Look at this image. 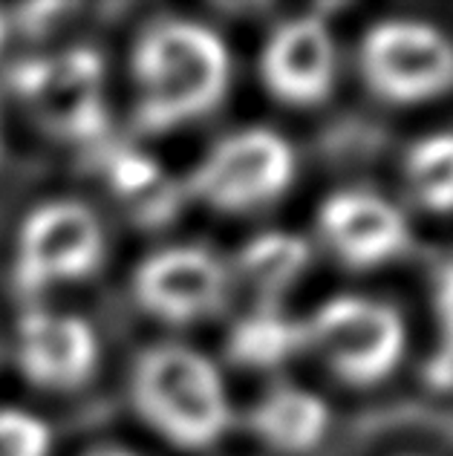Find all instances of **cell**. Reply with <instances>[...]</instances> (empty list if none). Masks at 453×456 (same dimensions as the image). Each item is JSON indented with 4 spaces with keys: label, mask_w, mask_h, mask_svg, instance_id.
Returning <instances> with one entry per match:
<instances>
[{
    "label": "cell",
    "mask_w": 453,
    "mask_h": 456,
    "mask_svg": "<svg viewBox=\"0 0 453 456\" xmlns=\"http://www.w3.org/2000/svg\"><path fill=\"white\" fill-rule=\"evenodd\" d=\"M306 346V332L301 323L278 315L274 309H257L229 335V358L248 370H269L292 358Z\"/></svg>",
    "instance_id": "cell-14"
},
{
    "label": "cell",
    "mask_w": 453,
    "mask_h": 456,
    "mask_svg": "<svg viewBox=\"0 0 453 456\" xmlns=\"http://www.w3.org/2000/svg\"><path fill=\"white\" fill-rule=\"evenodd\" d=\"M90 456H133V453H125V451H95Z\"/></svg>",
    "instance_id": "cell-19"
},
{
    "label": "cell",
    "mask_w": 453,
    "mask_h": 456,
    "mask_svg": "<svg viewBox=\"0 0 453 456\" xmlns=\"http://www.w3.org/2000/svg\"><path fill=\"white\" fill-rule=\"evenodd\" d=\"M248 422L269 448L280 453H306L327 436L332 413L318 393L283 384L255 407Z\"/></svg>",
    "instance_id": "cell-12"
},
{
    "label": "cell",
    "mask_w": 453,
    "mask_h": 456,
    "mask_svg": "<svg viewBox=\"0 0 453 456\" xmlns=\"http://www.w3.org/2000/svg\"><path fill=\"white\" fill-rule=\"evenodd\" d=\"M306 346L352 387L384 381L404 358L408 327L399 309L364 295H338L303 323Z\"/></svg>",
    "instance_id": "cell-3"
},
{
    "label": "cell",
    "mask_w": 453,
    "mask_h": 456,
    "mask_svg": "<svg viewBox=\"0 0 453 456\" xmlns=\"http://www.w3.org/2000/svg\"><path fill=\"white\" fill-rule=\"evenodd\" d=\"M136 301L168 323H194L220 312L229 272L206 248L174 246L148 257L133 274Z\"/></svg>",
    "instance_id": "cell-8"
},
{
    "label": "cell",
    "mask_w": 453,
    "mask_h": 456,
    "mask_svg": "<svg viewBox=\"0 0 453 456\" xmlns=\"http://www.w3.org/2000/svg\"><path fill=\"white\" fill-rule=\"evenodd\" d=\"M367 87L390 104H422L453 87V41L427 20L373 23L359 46Z\"/></svg>",
    "instance_id": "cell-4"
},
{
    "label": "cell",
    "mask_w": 453,
    "mask_h": 456,
    "mask_svg": "<svg viewBox=\"0 0 453 456\" xmlns=\"http://www.w3.org/2000/svg\"><path fill=\"white\" fill-rule=\"evenodd\" d=\"M15 353L29 381L46 390H73L93 376L99 341L85 318L38 309L20 318Z\"/></svg>",
    "instance_id": "cell-11"
},
{
    "label": "cell",
    "mask_w": 453,
    "mask_h": 456,
    "mask_svg": "<svg viewBox=\"0 0 453 456\" xmlns=\"http://www.w3.org/2000/svg\"><path fill=\"white\" fill-rule=\"evenodd\" d=\"M136 125L145 134L176 130L225 99L231 58L217 32L194 20H157L133 50Z\"/></svg>",
    "instance_id": "cell-1"
},
{
    "label": "cell",
    "mask_w": 453,
    "mask_h": 456,
    "mask_svg": "<svg viewBox=\"0 0 453 456\" xmlns=\"http://www.w3.org/2000/svg\"><path fill=\"white\" fill-rule=\"evenodd\" d=\"M309 246L303 237L269 232L263 237H255L240 251V278L252 286L260 297H274L286 292L301 278V272L309 266Z\"/></svg>",
    "instance_id": "cell-15"
},
{
    "label": "cell",
    "mask_w": 453,
    "mask_h": 456,
    "mask_svg": "<svg viewBox=\"0 0 453 456\" xmlns=\"http://www.w3.org/2000/svg\"><path fill=\"white\" fill-rule=\"evenodd\" d=\"M104 257L99 217L73 200H55L35 208L18 237L15 281L23 292H41L58 283L87 278Z\"/></svg>",
    "instance_id": "cell-7"
},
{
    "label": "cell",
    "mask_w": 453,
    "mask_h": 456,
    "mask_svg": "<svg viewBox=\"0 0 453 456\" xmlns=\"http://www.w3.org/2000/svg\"><path fill=\"white\" fill-rule=\"evenodd\" d=\"M107 185L122 202V208L142 225L168 223L180 197L162 167L136 151H122L107 159Z\"/></svg>",
    "instance_id": "cell-13"
},
{
    "label": "cell",
    "mask_w": 453,
    "mask_h": 456,
    "mask_svg": "<svg viewBox=\"0 0 453 456\" xmlns=\"http://www.w3.org/2000/svg\"><path fill=\"white\" fill-rule=\"evenodd\" d=\"M53 434L44 419L23 411H0V456H50Z\"/></svg>",
    "instance_id": "cell-17"
},
{
    "label": "cell",
    "mask_w": 453,
    "mask_h": 456,
    "mask_svg": "<svg viewBox=\"0 0 453 456\" xmlns=\"http://www.w3.org/2000/svg\"><path fill=\"white\" fill-rule=\"evenodd\" d=\"M18 99L46 134L67 142H87L104 134V64L87 46L64 50L18 67Z\"/></svg>",
    "instance_id": "cell-5"
},
{
    "label": "cell",
    "mask_w": 453,
    "mask_h": 456,
    "mask_svg": "<svg viewBox=\"0 0 453 456\" xmlns=\"http://www.w3.org/2000/svg\"><path fill=\"white\" fill-rule=\"evenodd\" d=\"M130 395L139 416L185 451L214 445L231 425L220 370L202 353L180 344H159L139 355Z\"/></svg>",
    "instance_id": "cell-2"
},
{
    "label": "cell",
    "mask_w": 453,
    "mask_h": 456,
    "mask_svg": "<svg viewBox=\"0 0 453 456\" xmlns=\"http://www.w3.org/2000/svg\"><path fill=\"white\" fill-rule=\"evenodd\" d=\"M295 151L269 127H248L222 139L190 176V194L229 214L269 206L289 191Z\"/></svg>",
    "instance_id": "cell-6"
},
{
    "label": "cell",
    "mask_w": 453,
    "mask_h": 456,
    "mask_svg": "<svg viewBox=\"0 0 453 456\" xmlns=\"http://www.w3.org/2000/svg\"><path fill=\"white\" fill-rule=\"evenodd\" d=\"M0 41H4V18H0Z\"/></svg>",
    "instance_id": "cell-20"
},
{
    "label": "cell",
    "mask_w": 453,
    "mask_h": 456,
    "mask_svg": "<svg viewBox=\"0 0 453 456\" xmlns=\"http://www.w3.org/2000/svg\"><path fill=\"white\" fill-rule=\"evenodd\" d=\"M436 323H439V353L431 364V381L439 387L453 384V260L442 269L433 292Z\"/></svg>",
    "instance_id": "cell-18"
},
{
    "label": "cell",
    "mask_w": 453,
    "mask_h": 456,
    "mask_svg": "<svg viewBox=\"0 0 453 456\" xmlns=\"http://www.w3.org/2000/svg\"><path fill=\"white\" fill-rule=\"evenodd\" d=\"M404 179L422 208L453 211V134H427L404 153Z\"/></svg>",
    "instance_id": "cell-16"
},
{
    "label": "cell",
    "mask_w": 453,
    "mask_h": 456,
    "mask_svg": "<svg viewBox=\"0 0 453 456\" xmlns=\"http://www.w3.org/2000/svg\"><path fill=\"white\" fill-rule=\"evenodd\" d=\"M260 78L283 104L315 107L336 84V41L320 18L283 20L260 55Z\"/></svg>",
    "instance_id": "cell-10"
},
{
    "label": "cell",
    "mask_w": 453,
    "mask_h": 456,
    "mask_svg": "<svg viewBox=\"0 0 453 456\" xmlns=\"http://www.w3.org/2000/svg\"><path fill=\"white\" fill-rule=\"evenodd\" d=\"M318 228L324 243L350 269H376L401 257L410 225L390 200L373 191H336L320 202Z\"/></svg>",
    "instance_id": "cell-9"
}]
</instances>
